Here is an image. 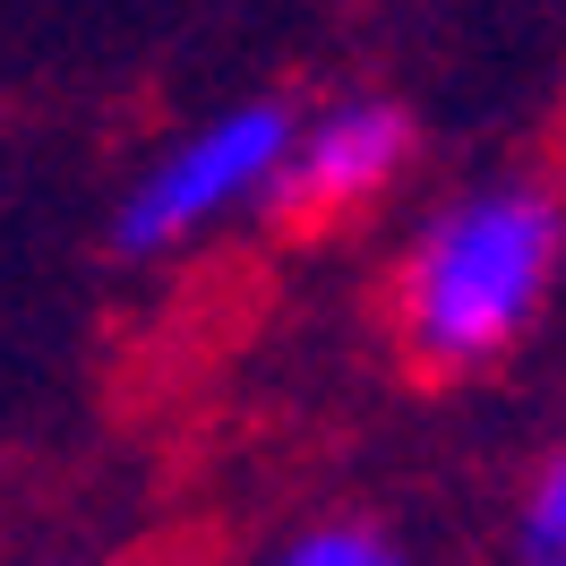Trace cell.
<instances>
[{"label": "cell", "mask_w": 566, "mask_h": 566, "mask_svg": "<svg viewBox=\"0 0 566 566\" xmlns=\"http://www.w3.org/2000/svg\"><path fill=\"white\" fill-rule=\"evenodd\" d=\"M566 275V198L532 172L472 180L421 214L387 283V318L412 369L481 378L524 353Z\"/></svg>", "instance_id": "obj_1"}, {"label": "cell", "mask_w": 566, "mask_h": 566, "mask_svg": "<svg viewBox=\"0 0 566 566\" xmlns=\"http://www.w3.org/2000/svg\"><path fill=\"white\" fill-rule=\"evenodd\" d=\"M412 146H421V129L395 95H335L318 112H292V155H283L275 207L301 214V223L369 214L412 172Z\"/></svg>", "instance_id": "obj_3"}, {"label": "cell", "mask_w": 566, "mask_h": 566, "mask_svg": "<svg viewBox=\"0 0 566 566\" xmlns=\"http://www.w3.org/2000/svg\"><path fill=\"white\" fill-rule=\"evenodd\" d=\"M506 566H566V447L532 463L524 497L506 515Z\"/></svg>", "instance_id": "obj_4"}, {"label": "cell", "mask_w": 566, "mask_h": 566, "mask_svg": "<svg viewBox=\"0 0 566 566\" xmlns=\"http://www.w3.org/2000/svg\"><path fill=\"white\" fill-rule=\"evenodd\" d=\"M283 155H292V104H223L207 120H189L120 189L112 249L120 258H180V249L214 241L223 223L275 207Z\"/></svg>", "instance_id": "obj_2"}, {"label": "cell", "mask_w": 566, "mask_h": 566, "mask_svg": "<svg viewBox=\"0 0 566 566\" xmlns=\"http://www.w3.org/2000/svg\"><path fill=\"white\" fill-rule=\"evenodd\" d=\"M266 566H412V558H403V541H387L378 524L326 515V524H301L292 541H275Z\"/></svg>", "instance_id": "obj_5"}]
</instances>
